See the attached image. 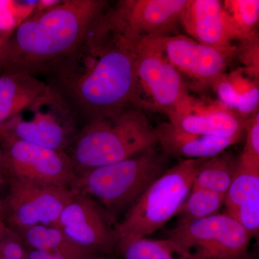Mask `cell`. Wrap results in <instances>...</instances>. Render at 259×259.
I'll list each match as a JSON object with an SVG mask.
<instances>
[{"label": "cell", "mask_w": 259, "mask_h": 259, "mask_svg": "<svg viewBox=\"0 0 259 259\" xmlns=\"http://www.w3.org/2000/svg\"><path fill=\"white\" fill-rule=\"evenodd\" d=\"M111 9L55 65L62 86L92 120L115 115L138 101L136 47Z\"/></svg>", "instance_id": "1"}, {"label": "cell", "mask_w": 259, "mask_h": 259, "mask_svg": "<svg viewBox=\"0 0 259 259\" xmlns=\"http://www.w3.org/2000/svg\"><path fill=\"white\" fill-rule=\"evenodd\" d=\"M107 5L102 0H66L34 10L10 34L0 51V74L55 66L77 48Z\"/></svg>", "instance_id": "2"}, {"label": "cell", "mask_w": 259, "mask_h": 259, "mask_svg": "<svg viewBox=\"0 0 259 259\" xmlns=\"http://www.w3.org/2000/svg\"><path fill=\"white\" fill-rule=\"evenodd\" d=\"M156 129L137 109L94 119L73 140L70 156L77 174L112 164L156 147Z\"/></svg>", "instance_id": "3"}, {"label": "cell", "mask_w": 259, "mask_h": 259, "mask_svg": "<svg viewBox=\"0 0 259 259\" xmlns=\"http://www.w3.org/2000/svg\"><path fill=\"white\" fill-rule=\"evenodd\" d=\"M205 159L184 160L166 169L150 185L116 226L117 248L120 252L130 243L153 234L176 216Z\"/></svg>", "instance_id": "4"}, {"label": "cell", "mask_w": 259, "mask_h": 259, "mask_svg": "<svg viewBox=\"0 0 259 259\" xmlns=\"http://www.w3.org/2000/svg\"><path fill=\"white\" fill-rule=\"evenodd\" d=\"M168 156L155 147L122 161L77 174L73 188L110 213L131 207L166 170Z\"/></svg>", "instance_id": "5"}, {"label": "cell", "mask_w": 259, "mask_h": 259, "mask_svg": "<svg viewBox=\"0 0 259 259\" xmlns=\"http://www.w3.org/2000/svg\"><path fill=\"white\" fill-rule=\"evenodd\" d=\"M193 259H234L248 253L251 237L237 221L225 213L183 223L167 231Z\"/></svg>", "instance_id": "6"}, {"label": "cell", "mask_w": 259, "mask_h": 259, "mask_svg": "<svg viewBox=\"0 0 259 259\" xmlns=\"http://www.w3.org/2000/svg\"><path fill=\"white\" fill-rule=\"evenodd\" d=\"M3 166L8 180L73 188L77 172L65 151L30 144L0 132Z\"/></svg>", "instance_id": "7"}, {"label": "cell", "mask_w": 259, "mask_h": 259, "mask_svg": "<svg viewBox=\"0 0 259 259\" xmlns=\"http://www.w3.org/2000/svg\"><path fill=\"white\" fill-rule=\"evenodd\" d=\"M158 37H148L137 44L138 89L141 86L152 100L153 107L167 115L190 111L193 99L180 73L163 55Z\"/></svg>", "instance_id": "8"}, {"label": "cell", "mask_w": 259, "mask_h": 259, "mask_svg": "<svg viewBox=\"0 0 259 259\" xmlns=\"http://www.w3.org/2000/svg\"><path fill=\"white\" fill-rule=\"evenodd\" d=\"M7 225L14 231L36 226H55L72 199L74 188L8 180Z\"/></svg>", "instance_id": "9"}, {"label": "cell", "mask_w": 259, "mask_h": 259, "mask_svg": "<svg viewBox=\"0 0 259 259\" xmlns=\"http://www.w3.org/2000/svg\"><path fill=\"white\" fill-rule=\"evenodd\" d=\"M55 227L76 245L110 256L117 248L115 228L96 202L76 191L63 209Z\"/></svg>", "instance_id": "10"}, {"label": "cell", "mask_w": 259, "mask_h": 259, "mask_svg": "<svg viewBox=\"0 0 259 259\" xmlns=\"http://www.w3.org/2000/svg\"><path fill=\"white\" fill-rule=\"evenodd\" d=\"M30 119L20 114L0 127V132L42 147L65 151L72 134L67 112L56 95L28 109Z\"/></svg>", "instance_id": "11"}, {"label": "cell", "mask_w": 259, "mask_h": 259, "mask_svg": "<svg viewBox=\"0 0 259 259\" xmlns=\"http://www.w3.org/2000/svg\"><path fill=\"white\" fill-rule=\"evenodd\" d=\"M188 0H122L112 12L136 41L175 35Z\"/></svg>", "instance_id": "12"}, {"label": "cell", "mask_w": 259, "mask_h": 259, "mask_svg": "<svg viewBox=\"0 0 259 259\" xmlns=\"http://www.w3.org/2000/svg\"><path fill=\"white\" fill-rule=\"evenodd\" d=\"M158 38L163 55L180 74H185L204 86H211L224 74L233 56L184 35Z\"/></svg>", "instance_id": "13"}, {"label": "cell", "mask_w": 259, "mask_h": 259, "mask_svg": "<svg viewBox=\"0 0 259 259\" xmlns=\"http://www.w3.org/2000/svg\"><path fill=\"white\" fill-rule=\"evenodd\" d=\"M180 25L196 41L234 56L236 46L232 44L227 28L223 2L188 0Z\"/></svg>", "instance_id": "14"}, {"label": "cell", "mask_w": 259, "mask_h": 259, "mask_svg": "<svg viewBox=\"0 0 259 259\" xmlns=\"http://www.w3.org/2000/svg\"><path fill=\"white\" fill-rule=\"evenodd\" d=\"M169 122L190 134L218 138L243 136L245 120L223 105L205 107L194 102L190 111L168 115Z\"/></svg>", "instance_id": "15"}, {"label": "cell", "mask_w": 259, "mask_h": 259, "mask_svg": "<svg viewBox=\"0 0 259 259\" xmlns=\"http://www.w3.org/2000/svg\"><path fill=\"white\" fill-rule=\"evenodd\" d=\"M54 95L47 84L30 73L0 74V127L15 116Z\"/></svg>", "instance_id": "16"}, {"label": "cell", "mask_w": 259, "mask_h": 259, "mask_svg": "<svg viewBox=\"0 0 259 259\" xmlns=\"http://www.w3.org/2000/svg\"><path fill=\"white\" fill-rule=\"evenodd\" d=\"M155 129L162 152L168 156H180L187 159L217 156L239 142L243 137L218 138L190 134L177 128L171 122H163Z\"/></svg>", "instance_id": "17"}, {"label": "cell", "mask_w": 259, "mask_h": 259, "mask_svg": "<svg viewBox=\"0 0 259 259\" xmlns=\"http://www.w3.org/2000/svg\"><path fill=\"white\" fill-rule=\"evenodd\" d=\"M211 86L215 90L221 105L245 120L258 111V81L249 77L243 69L224 73Z\"/></svg>", "instance_id": "18"}, {"label": "cell", "mask_w": 259, "mask_h": 259, "mask_svg": "<svg viewBox=\"0 0 259 259\" xmlns=\"http://www.w3.org/2000/svg\"><path fill=\"white\" fill-rule=\"evenodd\" d=\"M237 160L224 153L206 158L194 177L192 188L207 189L226 197L236 172Z\"/></svg>", "instance_id": "19"}, {"label": "cell", "mask_w": 259, "mask_h": 259, "mask_svg": "<svg viewBox=\"0 0 259 259\" xmlns=\"http://www.w3.org/2000/svg\"><path fill=\"white\" fill-rule=\"evenodd\" d=\"M223 4L232 42L240 41L258 32V0H226Z\"/></svg>", "instance_id": "20"}, {"label": "cell", "mask_w": 259, "mask_h": 259, "mask_svg": "<svg viewBox=\"0 0 259 259\" xmlns=\"http://www.w3.org/2000/svg\"><path fill=\"white\" fill-rule=\"evenodd\" d=\"M15 231L21 237L29 249L48 253L88 250L71 241L55 226H36Z\"/></svg>", "instance_id": "21"}, {"label": "cell", "mask_w": 259, "mask_h": 259, "mask_svg": "<svg viewBox=\"0 0 259 259\" xmlns=\"http://www.w3.org/2000/svg\"><path fill=\"white\" fill-rule=\"evenodd\" d=\"M256 199H259V168L245 166L237 160L236 172L225 197L223 213L228 214Z\"/></svg>", "instance_id": "22"}, {"label": "cell", "mask_w": 259, "mask_h": 259, "mask_svg": "<svg viewBox=\"0 0 259 259\" xmlns=\"http://www.w3.org/2000/svg\"><path fill=\"white\" fill-rule=\"evenodd\" d=\"M225 196L202 188H192L179 209L177 223L190 222L217 214L225 203Z\"/></svg>", "instance_id": "23"}, {"label": "cell", "mask_w": 259, "mask_h": 259, "mask_svg": "<svg viewBox=\"0 0 259 259\" xmlns=\"http://www.w3.org/2000/svg\"><path fill=\"white\" fill-rule=\"evenodd\" d=\"M121 253L125 259H193L171 240L143 238L130 243Z\"/></svg>", "instance_id": "24"}, {"label": "cell", "mask_w": 259, "mask_h": 259, "mask_svg": "<svg viewBox=\"0 0 259 259\" xmlns=\"http://www.w3.org/2000/svg\"><path fill=\"white\" fill-rule=\"evenodd\" d=\"M37 2L0 0V32L9 37L15 28L35 9Z\"/></svg>", "instance_id": "25"}, {"label": "cell", "mask_w": 259, "mask_h": 259, "mask_svg": "<svg viewBox=\"0 0 259 259\" xmlns=\"http://www.w3.org/2000/svg\"><path fill=\"white\" fill-rule=\"evenodd\" d=\"M245 141L238 163L259 168V113L255 112L245 120Z\"/></svg>", "instance_id": "26"}, {"label": "cell", "mask_w": 259, "mask_h": 259, "mask_svg": "<svg viewBox=\"0 0 259 259\" xmlns=\"http://www.w3.org/2000/svg\"><path fill=\"white\" fill-rule=\"evenodd\" d=\"M236 46L235 55L245 66L243 71L249 77L258 80L259 74V38L258 32L251 36L238 41Z\"/></svg>", "instance_id": "27"}, {"label": "cell", "mask_w": 259, "mask_h": 259, "mask_svg": "<svg viewBox=\"0 0 259 259\" xmlns=\"http://www.w3.org/2000/svg\"><path fill=\"white\" fill-rule=\"evenodd\" d=\"M226 214L239 223L251 238L258 236L259 199L243 204Z\"/></svg>", "instance_id": "28"}, {"label": "cell", "mask_w": 259, "mask_h": 259, "mask_svg": "<svg viewBox=\"0 0 259 259\" xmlns=\"http://www.w3.org/2000/svg\"><path fill=\"white\" fill-rule=\"evenodd\" d=\"M28 249L18 233L7 226L0 235V259H28Z\"/></svg>", "instance_id": "29"}, {"label": "cell", "mask_w": 259, "mask_h": 259, "mask_svg": "<svg viewBox=\"0 0 259 259\" xmlns=\"http://www.w3.org/2000/svg\"><path fill=\"white\" fill-rule=\"evenodd\" d=\"M28 259H111L108 255L100 254L89 250L78 252L48 253L40 250L28 249Z\"/></svg>", "instance_id": "30"}, {"label": "cell", "mask_w": 259, "mask_h": 259, "mask_svg": "<svg viewBox=\"0 0 259 259\" xmlns=\"http://www.w3.org/2000/svg\"><path fill=\"white\" fill-rule=\"evenodd\" d=\"M8 187V180L3 166V154L1 144H0V194L4 192ZM1 197V196H0Z\"/></svg>", "instance_id": "31"}, {"label": "cell", "mask_w": 259, "mask_h": 259, "mask_svg": "<svg viewBox=\"0 0 259 259\" xmlns=\"http://www.w3.org/2000/svg\"><path fill=\"white\" fill-rule=\"evenodd\" d=\"M7 205L5 198L0 197V235L7 228Z\"/></svg>", "instance_id": "32"}, {"label": "cell", "mask_w": 259, "mask_h": 259, "mask_svg": "<svg viewBox=\"0 0 259 259\" xmlns=\"http://www.w3.org/2000/svg\"><path fill=\"white\" fill-rule=\"evenodd\" d=\"M60 3L61 1H59V0H41V1L37 2L35 10H44L49 9V8H52V7L55 6V5Z\"/></svg>", "instance_id": "33"}, {"label": "cell", "mask_w": 259, "mask_h": 259, "mask_svg": "<svg viewBox=\"0 0 259 259\" xmlns=\"http://www.w3.org/2000/svg\"><path fill=\"white\" fill-rule=\"evenodd\" d=\"M8 37V36L0 32V51H1L2 49H3V46H4L5 42L6 41Z\"/></svg>", "instance_id": "34"}, {"label": "cell", "mask_w": 259, "mask_h": 259, "mask_svg": "<svg viewBox=\"0 0 259 259\" xmlns=\"http://www.w3.org/2000/svg\"><path fill=\"white\" fill-rule=\"evenodd\" d=\"M234 259H256L255 257L252 256L251 255L248 254V253H247L246 254L242 255V256L238 257V258Z\"/></svg>", "instance_id": "35"}]
</instances>
